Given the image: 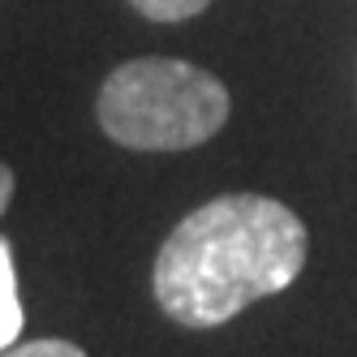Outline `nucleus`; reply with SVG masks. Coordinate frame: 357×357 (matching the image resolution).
Returning <instances> with one entry per match:
<instances>
[{"label":"nucleus","mask_w":357,"mask_h":357,"mask_svg":"<svg viewBox=\"0 0 357 357\" xmlns=\"http://www.w3.org/2000/svg\"><path fill=\"white\" fill-rule=\"evenodd\" d=\"M305 224L267 194H220L168 233L155 259V301L181 327H220L289 289L305 267Z\"/></svg>","instance_id":"f257e3e1"},{"label":"nucleus","mask_w":357,"mask_h":357,"mask_svg":"<svg viewBox=\"0 0 357 357\" xmlns=\"http://www.w3.org/2000/svg\"><path fill=\"white\" fill-rule=\"evenodd\" d=\"M228 112V86L176 56L125 61L95 95L99 130L130 151H190L215 138Z\"/></svg>","instance_id":"f03ea898"},{"label":"nucleus","mask_w":357,"mask_h":357,"mask_svg":"<svg viewBox=\"0 0 357 357\" xmlns=\"http://www.w3.org/2000/svg\"><path fill=\"white\" fill-rule=\"evenodd\" d=\"M22 336V301H17V275H13V245L0 237V353Z\"/></svg>","instance_id":"7ed1b4c3"},{"label":"nucleus","mask_w":357,"mask_h":357,"mask_svg":"<svg viewBox=\"0 0 357 357\" xmlns=\"http://www.w3.org/2000/svg\"><path fill=\"white\" fill-rule=\"evenodd\" d=\"M130 5L151 22H190L207 9L211 0H130Z\"/></svg>","instance_id":"20e7f679"},{"label":"nucleus","mask_w":357,"mask_h":357,"mask_svg":"<svg viewBox=\"0 0 357 357\" xmlns=\"http://www.w3.org/2000/svg\"><path fill=\"white\" fill-rule=\"evenodd\" d=\"M0 357H86V353L69 340H26V344H9Z\"/></svg>","instance_id":"39448f33"},{"label":"nucleus","mask_w":357,"mask_h":357,"mask_svg":"<svg viewBox=\"0 0 357 357\" xmlns=\"http://www.w3.org/2000/svg\"><path fill=\"white\" fill-rule=\"evenodd\" d=\"M13 168L9 164H0V215H5V207H9V198H13Z\"/></svg>","instance_id":"423d86ee"}]
</instances>
